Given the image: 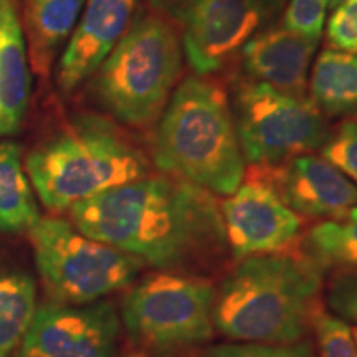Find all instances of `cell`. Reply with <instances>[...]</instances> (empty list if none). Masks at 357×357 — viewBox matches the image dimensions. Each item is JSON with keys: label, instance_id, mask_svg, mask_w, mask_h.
Listing matches in <instances>:
<instances>
[{"label": "cell", "instance_id": "6da1fadb", "mask_svg": "<svg viewBox=\"0 0 357 357\" xmlns=\"http://www.w3.org/2000/svg\"><path fill=\"white\" fill-rule=\"evenodd\" d=\"M70 215L89 238L158 270H187L229 248L212 192L167 174L101 192Z\"/></svg>", "mask_w": 357, "mask_h": 357}, {"label": "cell", "instance_id": "7a4b0ae2", "mask_svg": "<svg viewBox=\"0 0 357 357\" xmlns=\"http://www.w3.org/2000/svg\"><path fill=\"white\" fill-rule=\"evenodd\" d=\"M321 281L323 270L303 252L243 258L215 291L213 324L235 341H301Z\"/></svg>", "mask_w": 357, "mask_h": 357}, {"label": "cell", "instance_id": "3957f363", "mask_svg": "<svg viewBox=\"0 0 357 357\" xmlns=\"http://www.w3.org/2000/svg\"><path fill=\"white\" fill-rule=\"evenodd\" d=\"M153 158L160 172L212 194L238 189L245 159L229 96L215 79L195 75L178 84L155 131Z\"/></svg>", "mask_w": 357, "mask_h": 357}, {"label": "cell", "instance_id": "277c9868", "mask_svg": "<svg viewBox=\"0 0 357 357\" xmlns=\"http://www.w3.org/2000/svg\"><path fill=\"white\" fill-rule=\"evenodd\" d=\"M25 169L48 211L61 212L147 176L149 162L108 119L79 116L32 151Z\"/></svg>", "mask_w": 357, "mask_h": 357}, {"label": "cell", "instance_id": "5b68a950", "mask_svg": "<svg viewBox=\"0 0 357 357\" xmlns=\"http://www.w3.org/2000/svg\"><path fill=\"white\" fill-rule=\"evenodd\" d=\"M98 70L95 89L102 108L128 126H147L166 108L182 73L178 30L160 15L142 17Z\"/></svg>", "mask_w": 357, "mask_h": 357}, {"label": "cell", "instance_id": "8992f818", "mask_svg": "<svg viewBox=\"0 0 357 357\" xmlns=\"http://www.w3.org/2000/svg\"><path fill=\"white\" fill-rule=\"evenodd\" d=\"M30 238L43 283L58 301L68 305L100 301L129 287L142 266L60 217H40Z\"/></svg>", "mask_w": 357, "mask_h": 357}, {"label": "cell", "instance_id": "52a82bcc", "mask_svg": "<svg viewBox=\"0 0 357 357\" xmlns=\"http://www.w3.org/2000/svg\"><path fill=\"white\" fill-rule=\"evenodd\" d=\"M215 289L207 280L159 270L126 294L123 321L137 344L174 352L202 344L213 336Z\"/></svg>", "mask_w": 357, "mask_h": 357}, {"label": "cell", "instance_id": "ba28073f", "mask_svg": "<svg viewBox=\"0 0 357 357\" xmlns=\"http://www.w3.org/2000/svg\"><path fill=\"white\" fill-rule=\"evenodd\" d=\"M235 126L243 159L252 166H278L323 149L331 136L311 98L243 79L235 88Z\"/></svg>", "mask_w": 357, "mask_h": 357}, {"label": "cell", "instance_id": "9c48e42d", "mask_svg": "<svg viewBox=\"0 0 357 357\" xmlns=\"http://www.w3.org/2000/svg\"><path fill=\"white\" fill-rule=\"evenodd\" d=\"M178 25L182 50L200 77L222 70L276 10L280 0H154Z\"/></svg>", "mask_w": 357, "mask_h": 357}, {"label": "cell", "instance_id": "30bf717a", "mask_svg": "<svg viewBox=\"0 0 357 357\" xmlns=\"http://www.w3.org/2000/svg\"><path fill=\"white\" fill-rule=\"evenodd\" d=\"M119 318L108 301L37 307L20 357H116Z\"/></svg>", "mask_w": 357, "mask_h": 357}, {"label": "cell", "instance_id": "8fae6325", "mask_svg": "<svg viewBox=\"0 0 357 357\" xmlns=\"http://www.w3.org/2000/svg\"><path fill=\"white\" fill-rule=\"evenodd\" d=\"M229 248L236 260L287 250L301 234L303 220L253 171L220 205Z\"/></svg>", "mask_w": 357, "mask_h": 357}, {"label": "cell", "instance_id": "7c38bea8", "mask_svg": "<svg viewBox=\"0 0 357 357\" xmlns=\"http://www.w3.org/2000/svg\"><path fill=\"white\" fill-rule=\"evenodd\" d=\"M294 213L339 218L357 207V185L329 160L301 154L278 166H253Z\"/></svg>", "mask_w": 357, "mask_h": 357}, {"label": "cell", "instance_id": "4fadbf2b", "mask_svg": "<svg viewBox=\"0 0 357 357\" xmlns=\"http://www.w3.org/2000/svg\"><path fill=\"white\" fill-rule=\"evenodd\" d=\"M137 0H88L58 66V86L71 93L100 68L126 32Z\"/></svg>", "mask_w": 357, "mask_h": 357}, {"label": "cell", "instance_id": "5bb4252c", "mask_svg": "<svg viewBox=\"0 0 357 357\" xmlns=\"http://www.w3.org/2000/svg\"><path fill=\"white\" fill-rule=\"evenodd\" d=\"M319 42L273 26L253 35L242 48V65L250 79L289 95H305L307 70Z\"/></svg>", "mask_w": 357, "mask_h": 357}, {"label": "cell", "instance_id": "9a60e30c", "mask_svg": "<svg viewBox=\"0 0 357 357\" xmlns=\"http://www.w3.org/2000/svg\"><path fill=\"white\" fill-rule=\"evenodd\" d=\"M30 84L17 0H0V136L19 129L29 105Z\"/></svg>", "mask_w": 357, "mask_h": 357}, {"label": "cell", "instance_id": "2e32d148", "mask_svg": "<svg viewBox=\"0 0 357 357\" xmlns=\"http://www.w3.org/2000/svg\"><path fill=\"white\" fill-rule=\"evenodd\" d=\"M83 6L84 0H26L25 33L35 73L48 77L53 58L73 32Z\"/></svg>", "mask_w": 357, "mask_h": 357}, {"label": "cell", "instance_id": "e0dca14e", "mask_svg": "<svg viewBox=\"0 0 357 357\" xmlns=\"http://www.w3.org/2000/svg\"><path fill=\"white\" fill-rule=\"evenodd\" d=\"M311 100L324 116L357 111V53L326 48L316 58L310 78Z\"/></svg>", "mask_w": 357, "mask_h": 357}, {"label": "cell", "instance_id": "ac0fdd59", "mask_svg": "<svg viewBox=\"0 0 357 357\" xmlns=\"http://www.w3.org/2000/svg\"><path fill=\"white\" fill-rule=\"evenodd\" d=\"M38 218L37 202L22 166L20 147L0 142V230H30Z\"/></svg>", "mask_w": 357, "mask_h": 357}, {"label": "cell", "instance_id": "d6986e66", "mask_svg": "<svg viewBox=\"0 0 357 357\" xmlns=\"http://www.w3.org/2000/svg\"><path fill=\"white\" fill-rule=\"evenodd\" d=\"M303 253L321 270L357 271V207L339 218L319 222L307 231Z\"/></svg>", "mask_w": 357, "mask_h": 357}, {"label": "cell", "instance_id": "ffe728a7", "mask_svg": "<svg viewBox=\"0 0 357 357\" xmlns=\"http://www.w3.org/2000/svg\"><path fill=\"white\" fill-rule=\"evenodd\" d=\"M37 311L35 284L24 273H0V357H10L24 341Z\"/></svg>", "mask_w": 357, "mask_h": 357}, {"label": "cell", "instance_id": "44dd1931", "mask_svg": "<svg viewBox=\"0 0 357 357\" xmlns=\"http://www.w3.org/2000/svg\"><path fill=\"white\" fill-rule=\"evenodd\" d=\"M310 326L316 336L321 357H357V346L351 326L316 305Z\"/></svg>", "mask_w": 357, "mask_h": 357}, {"label": "cell", "instance_id": "7402d4cb", "mask_svg": "<svg viewBox=\"0 0 357 357\" xmlns=\"http://www.w3.org/2000/svg\"><path fill=\"white\" fill-rule=\"evenodd\" d=\"M328 8V0H291L284 10L281 26L301 37L319 42Z\"/></svg>", "mask_w": 357, "mask_h": 357}, {"label": "cell", "instance_id": "603a6c76", "mask_svg": "<svg viewBox=\"0 0 357 357\" xmlns=\"http://www.w3.org/2000/svg\"><path fill=\"white\" fill-rule=\"evenodd\" d=\"M323 158L357 185V121H346L323 146Z\"/></svg>", "mask_w": 357, "mask_h": 357}, {"label": "cell", "instance_id": "cb8c5ba5", "mask_svg": "<svg viewBox=\"0 0 357 357\" xmlns=\"http://www.w3.org/2000/svg\"><path fill=\"white\" fill-rule=\"evenodd\" d=\"M329 48L357 53V0H344L333 8L326 25Z\"/></svg>", "mask_w": 357, "mask_h": 357}, {"label": "cell", "instance_id": "d4e9b609", "mask_svg": "<svg viewBox=\"0 0 357 357\" xmlns=\"http://www.w3.org/2000/svg\"><path fill=\"white\" fill-rule=\"evenodd\" d=\"M205 357H314L312 346L306 341L291 344H260V342H245V344H222L208 349Z\"/></svg>", "mask_w": 357, "mask_h": 357}, {"label": "cell", "instance_id": "484cf974", "mask_svg": "<svg viewBox=\"0 0 357 357\" xmlns=\"http://www.w3.org/2000/svg\"><path fill=\"white\" fill-rule=\"evenodd\" d=\"M328 303L339 318L357 323V271H337L333 276Z\"/></svg>", "mask_w": 357, "mask_h": 357}, {"label": "cell", "instance_id": "4316f807", "mask_svg": "<svg viewBox=\"0 0 357 357\" xmlns=\"http://www.w3.org/2000/svg\"><path fill=\"white\" fill-rule=\"evenodd\" d=\"M342 2H344V0H328V7L333 10L334 7H337L339 3H342Z\"/></svg>", "mask_w": 357, "mask_h": 357}, {"label": "cell", "instance_id": "83f0119b", "mask_svg": "<svg viewBox=\"0 0 357 357\" xmlns=\"http://www.w3.org/2000/svg\"><path fill=\"white\" fill-rule=\"evenodd\" d=\"M351 329H352V337H354V342L357 346V326H354V328H351Z\"/></svg>", "mask_w": 357, "mask_h": 357}, {"label": "cell", "instance_id": "f1b7e54d", "mask_svg": "<svg viewBox=\"0 0 357 357\" xmlns=\"http://www.w3.org/2000/svg\"><path fill=\"white\" fill-rule=\"evenodd\" d=\"M128 357H141V356H128Z\"/></svg>", "mask_w": 357, "mask_h": 357}]
</instances>
